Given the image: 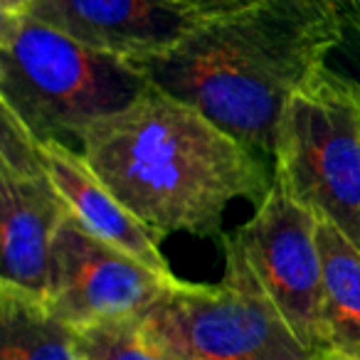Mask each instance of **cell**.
<instances>
[{"mask_svg": "<svg viewBox=\"0 0 360 360\" xmlns=\"http://www.w3.org/2000/svg\"><path fill=\"white\" fill-rule=\"evenodd\" d=\"M343 32L333 0H257L205 15L170 50L136 65L160 91L274 155L286 104L328 65Z\"/></svg>", "mask_w": 360, "mask_h": 360, "instance_id": "1", "label": "cell"}, {"mask_svg": "<svg viewBox=\"0 0 360 360\" xmlns=\"http://www.w3.org/2000/svg\"><path fill=\"white\" fill-rule=\"evenodd\" d=\"M79 153L158 237L220 235L232 200L262 202L271 188L257 150L158 86L91 126Z\"/></svg>", "mask_w": 360, "mask_h": 360, "instance_id": "2", "label": "cell"}, {"mask_svg": "<svg viewBox=\"0 0 360 360\" xmlns=\"http://www.w3.org/2000/svg\"><path fill=\"white\" fill-rule=\"evenodd\" d=\"M136 62L65 35L32 15L0 18V99L35 141L79 146L99 121L150 89Z\"/></svg>", "mask_w": 360, "mask_h": 360, "instance_id": "3", "label": "cell"}, {"mask_svg": "<svg viewBox=\"0 0 360 360\" xmlns=\"http://www.w3.org/2000/svg\"><path fill=\"white\" fill-rule=\"evenodd\" d=\"M274 178L360 250V101L333 67H321L286 104Z\"/></svg>", "mask_w": 360, "mask_h": 360, "instance_id": "4", "label": "cell"}, {"mask_svg": "<svg viewBox=\"0 0 360 360\" xmlns=\"http://www.w3.org/2000/svg\"><path fill=\"white\" fill-rule=\"evenodd\" d=\"M220 284L180 279L143 316L160 343L195 360H314L232 247Z\"/></svg>", "mask_w": 360, "mask_h": 360, "instance_id": "5", "label": "cell"}, {"mask_svg": "<svg viewBox=\"0 0 360 360\" xmlns=\"http://www.w3.org/2000/svg\"><path fill=\"white\" fill-rule=\"evenodd\" d=\"M306 350L321 353L323 257L319 217L271 175V188L240 230L222 235Z\"/></svg>", "mask_w": 360, "mask_h": 360, "instance_id": "6", "label": "cell"}, {"mask_svg": "<svg viewBox=\"0 0 360 360\" xmlns=\"http://www.w3.org/2000/svg\"><path fill=\"white\" fill-rule=\"evenodd\" d=\"M65 217L52 242L47 306L72 330L106 321L143 319L178 284Z\"/></svg>", "mask_w": 360, "mask_h": 360, "instance_id": "7", "label": "cell"}, {"mask_svg": "<svg viewBox=\"0 0 360 360\" xmlns=\"http://www.w3.org/2000/svg\"><path fill=\"white\" fill-rule=\"evenodd\" d=\"M70 215L37 155V143L3 109L0 134V286L47 301L52 242Z\"/></svg>", "mask_w": 360, "mask_h": 360, "instance_id": "8", "label": "cell"}, {"mask_svg": "<svg viewBox=\"0 0 360 360\" xmlns=\"http://www.w3.org/2000/svg\"><path fill=\"white\" fill-rule=\"evenodd\" d=\"M27 15L131 62L160 55L207 13L183 0H35Z\"/></svg>", "mask_w": 360, "mask_h": 360, "instance_id": "9", "label": "cell"}, {"mask_svg": "<svg viewBox=\"0 0 360 360\" xmlns=\"http://www.w3.org/2000/svg\"><path fill=\"white\" fill-rule=\"evenodd\" d=\"M40 163L55 183L67 210L91 235L126 252L155 274L175 279L168 259L160 252L155 232L146 227L89 168L79 148L62 141H35Z\"/></svg>", "mask_w": 360, "mask_h": 360, "instance_id": "10", "label": "cell"}, {"mask_svg": "<svg viewBox=\"0 0 360 360\" xmlns=\"http://www.w3.org/2000/svg\"><path fill=\"white\" fill-rule=\"evenodd\" d=\"M323 257L321 353L360 360V250L333 225L319 220Z\"/></svg>", "mask_w": 360, "mask_h": 360, "instance_id": "11", "label": "cell"}, {"mask_svg": "<svg viewBox=\"0 0 360 360\" xmlns=\"http://www.w3.org/2000/svg\"><path fill=\"white\" fill-rule=\"evenodd\" d=\"M0 360H86L75 330L37 296L0 286Z\"/></svg>", "mask_w": 360, "mask_h": 360, "instance_id": "12", "label": "cell"}, {"mask_svg": "<svg viewBox=\"0 0 360 360\" xmlns=\"http://www.w3.org/2000/svg\"><path fill=\"white\" fill-rule=\"evenodd\" d=\"M79 353L86 360H160L143 319L106 321L75 330Z\"/></svg>", "mask_w": 360, "mask_h": 360, "instance_id": "13", "label": "cell"}, {"mask_svg": "<svg viewBox=\"0 0 360 360\" xmlns=\"http://www.w3.org/2000/svg\"><path fill=\"white\" fill-rule=\"evenodd\" d=\"M328 67H333L335 72H340L343 77H348L350 82L360 86V40L348 32H343V40L333 50V55L328 57Z\"/></svg>", "mask_w": 360, "mask_h": 360, "instance_id": "14", "label": "cell"}, {"mask_svg": "<svg viewBox=\"0 0 360 360\" xmlns=\"http://www.w3.org/2000/svg\"><path fill=\"white\" fill-rule=\"evenodd\" d=\"M345 32L360 40V0H333Z\"/></svg>", "mask_w": 360, "mask_h": 360, "instance_id": "15", "label": "cell"}, {"mask_svg": "<svg viewBox=\"0 0 360 360\" xmlns=\"http://www.w3.org/2000/svg\"><path fill=\"white\" fill-rule=\"evenodd\" d=\"M35 6V0H0V18H15V15H27Z\"/></svg>", "mask_w": 360, "mask_h": 360, "instance_id": "16", "label": "cell"}, {"mask_svg": "<svg viewBox=\"0 0 360 360\" xmlns=\"http://www.w3.org/2000/svg\"><path fill=\"white\" fill-rule=\"evenodd\" d=\"M183 3H191V6L200 8V11L207 13V15H212V13L232 11V8H230V0H183Z\"/></svg>", "mask_w": 360, "mask_h": 360, "instance_id": "17", "label": "cell"}, {"mask_svg": "<svg viewBox=\"0 0 360 360\" xmlns=\"http://www.w3.org/2000/svg\"><path fill=\"white\" fill-rule=\"evenodd\" d=\"M148 333H150V330H148ZM150 338H153L155 348H158V355H160V360H195V358H191V355H186V353H178V350H173V348H170V345L160 343V340L155 338L153 333H150Z\"/></svg>", "mask_w": 360, "mask_h": 360, "instance_id": "18", "label": "cell"}, {"mask_svg": "<svg viewBox=\"0 0 360 360\" xmlns=\"http://www.w3.org/2000/svg\"><path fill=\"white\" fill-rule=\"evenodd\" d=\"M314 360H348V358H340V355H333V353H316Z\"/></svg>", "mask_w": 360, "mask_h": 360, "instance_id": "19", "label": "cell"}, {"mask_svg": "<svg viewBox=\"0 0 360 360\" xmlns=\"http://www.w3.org/2000/svg\"><path fill=\"white\" fill-rule=\"evenodd\" d=\"M250 3H257V0H230V8H242L250 6Z\"/></svg>", "mask_w": 360, "mask_h": 360, "instance_id": "20", "label": "cell"}, {"mask_svg": "<svg viewBox=\"0 0 360 360\" xmlns=\"http://www.w3.org/2000/svg\"><path fill=\"white\" fill-rule=\"evenodd\" d=\"M353 84H355V82H353ZM355 89H358V101H360V86H358V84H355Z\"/></svg>", "mask_w": 360, "mask_h": 360, "instance_id": "21", "label": "cell"}]
</instances>
